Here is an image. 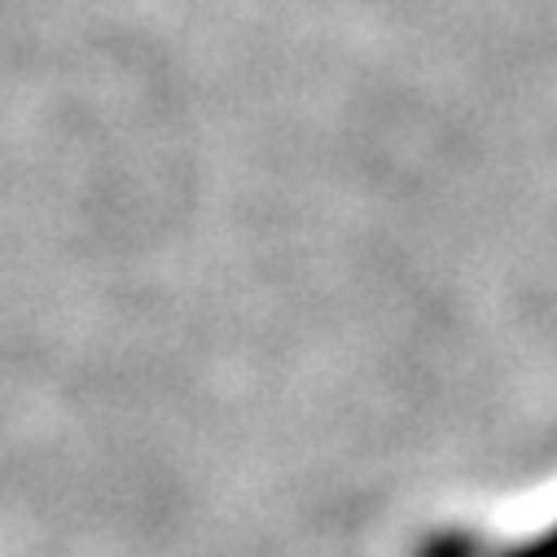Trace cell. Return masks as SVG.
I'll return each instance as SVG.
<instances>
[{
	"label": "cell",
	"instance_id": "6da1fadb",
	"mask_svg": "<svg viewBox=\"0 0 557 557\" xmlns=\"http://www.w3.org/2000/svg\"><path fill=\"white\" fill-rule=\"evenodd\" d=\"M505 557H557V522H553L544 535H535V540H527V544L509 548Z\"/></svg>",
	"mask_w": 557,
	"mask_h": 557
}]
</instances>
